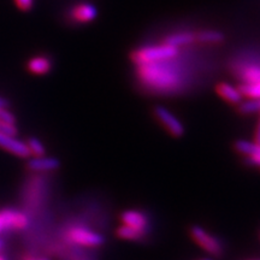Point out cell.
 <instances>
[{
  "mask_svg": "<svg viewBox=\"0 0 260 260\" xmlns=\"http://www.w3.org/2000/svg\"><path fill=\"white\" fill-rule=\"evenodd\" d=\"M24 260H35V259H32V258H25Z\"/></svg>",
  "mask_w": 260,
  "mask_h": 260,
  "instance_id": "cell-27",
  "label": "cell"
},
{
  "mask_svg": "<svg viewBox=\"0 0 260 260\" xmlns=\"http://www.w3.org/2000/svg\"><path fill=\"white\" fill-rule=\"evenodd\" d=\"M239 111L243 115H249V113L260 112V99L251 98L247 102H241L239 104Z\"/></svg>",
  "mask_w": 260,
  "mask_h": 260,
  "instance_id": "cell-18",
  "label": "cell"
},
{
  "mask_svg": "<svg viewBox=\"0 0 260 260\" xmlns=\"http://www.w3.org/2000/svg\"><path fill=\"white\" fill-rule=\"evenodd\" d=\"M51 68H52L51 59L50 58L44 57V56L34 57L32 59L29 60V63H28L29 71H31V73L35 75L47 74L48 71L51 70Z\"/></svg>",
  "mask_w": 260,
  "mask_h": 260,
  "instance_id": "cell-13",
  "label": "cell"
},
{
  "mask_svg": "<svg viewBox=\"0 0 260 260\" xmlns=\"http://www.w3.org/2000/svg\"><path fill=\"white\" fill-rule=\"evenodd\" d=\"M146 230L147 229H140V228L123 224V225L119 226L118 230H117V235L124 240H140L145 236Z\"/></svg>",
  "mask_w": 260,
  "mask_h": 260,
  "instance_id": "cell-15",
  "label": "cell"
},
{
  "mask_svg": "<svg viewBox=\"0 0 260 260\" xmlns=\"http://www.w3.org/2000/svg\"><path fill=\"white\" fill-rule=\"evenodd\" d=\"M240 90L243 95L249 98H254V99H260V81L253 83H242L240 87Z\"/></svg>",
  "mask_w": 260,
  "mask_h": 260,
  "instance_id": "cell-19",
  "label": "cell"
},
{
  "mask_svg": "<svg viewBox=\"0 0 260 260\" xmlns=\"http://www.w3.org/2000/svg\"><path fill=\"white\" fill-rule=\"evenodd\" d=\"M121 219L125 225L140 228V229H147V217H146V214L140 212V211H125V212L122 213Z\"/></svg>",
  "mask_w": 260,
  "mask_h": 260,
  "instance_id": "cell-12",
  "label": "cell"
},
{
  "mask_svg": "<svg viewBox=\"0 0 260 260\" xmlns=\"http://www.w3.org/2000/svg\"><path fill=\"white\" fill-rule=\"evenodd\" d=\"M0 133L2 134L15 136L17 134V128H16V124H9V123L0 121Z\"/></svg>",
  "mask_w": 260,
  "mask_h": 260,
  "instance_id": "cell-21",
  "label": "cell"
},
{
  "mask_svg": "<svg viewBox=\"0 0 260 260\" xmlns=\"http://www.w3.org/2000/svg\"><path fill=\"white\" fill-rule=\"evenodd\" d=\"M96 16V8L89 3H81V4L75 5L69 12V17L76 23H88L95 19Z\"/></svg>",
  "mask_w": 260,
  "mask_h": 260,
  "instance_id": "cell-8",
  "label": "cell"
},
{
  "mask_svg": "<svg viewBox=\"0 0 260 260\" xmlns=\"http://www.w3.org/2000/svg\"><path fill=\"white\" fill-rule=\"evenodd\" d=\"M2 248H3V241H2V240H0V249H2ZM0 260H6V258H5L4 255L0 254Z\"/></svg>",
  "mask_w": 260,
  "mask_h": 260,
  "instance_id": "cell-26",
  "label": "cell"
},
{
  "mask_svg": "<svg viewBox=\"0 0 260 260\" xmlns=\"http://www.w3.org/2000/svg\"><path fill=\"white\" fill-rule=\"evenodd\" d=\"M178 54H180V48L162 42L160 45H151V46H145L134 51L132 54V60L138 67V65L171 59V58L178 57Z\"/></svg>",
  "mask_w": 260,
  "mask_h": 260,
  "instance_id": "cell-2",
  "label": "cell"
},
{
  "mask_svg": "<svg viewBox=\"0 0 260 260\" xmlns=\"http://www.w3.org/2000/svg\"><path fill=\"white\" fill-rule=\"evenodd\" d=\"M240 76L243 83H253L260 81V67L259 65H247L240 71Z\"/></svg>",
  "mask_w": 260,
  "mask_h": 260,
  "instance_id": "cell-17",
  "label": "cell"
},
{
  "mask_svg": "<svg viewBox=\"0 0 260 260\" xmlns=\"http://www.w3.org/2000/svg\"><path fill=\"white\" fill-rule=\"evenodd\" d=\"M25 144H27L29 151H30V154L35 155V157H41V155H45V153H46L45 146L37 138H30Z\"/></svg>",
  "mask_w": 260,
  "mask_h": 260,
  "instance_id": "cell-20",
  "label": "cell"
},
{
  "mask_svg": "<svg viewBox=\"0 0 260 260\" xmlns=\"http://www.w3.org/2000/svg\"><path fill=\"white\" fill-rule=\"evenodd\" d=\"M190 235L200 247H203L206 252L212 255H220L223 252V246L219 240L213 235H211L199 225H194L190 228Z\"/></svg>",
  "mask_w": 260,
  "mask_h": 260,
  "instance_id": "cell-3",
  "label": "cell"
},
{
  "mask_svg": "<svg viewBox=\"0 0 260 260\" xmlns=\"http://www.w3.org/2000/svg\"><path fill=\"white\" fill-rule=\"evenodd\" d=\"M136 74L145 87L160 93H172L181 89L187 77L183 65L177 60V57L158 63L138 65Z\"/></svg>",
  "mask_w": 260,
  "mask_h": 260,
  "instance_id": "cell-1",
  "label": "cell"
},
{
  "mask_svg": "<svg viewBox=\"0 0 260 260\" xmlns=\"http://www.w3.org/2000/svg\"><path fill=\"white\" fill-rule=\"evenodd\" d=\"M0 147L21 158H28L29 155H31L27 144L16 139L12 135H6L0 133Z\"/></svg>",
  "mask_w": 260,
  "mask_h": 260,
  "instance_id": "cell-7",
  "label": "cell"
},
{
  "mask_svg": "<svg viewBox=\"0 0 260 260\" xmlns=\"http://www.w3.org/2000/svg\"><path fill=\"white\" fill-rule=\"evenodd\" d=\"M28 217L14 209L0 210V235L6 230H21L28 225Z\"/></svg>",
  "mask_w": 260,
  "mask_h": 260,
  "instance_id": "cell-4",
  "label": "cell"
},
{
  "mask_svg": "<svg viewBox=\"0 0 260 260\" xmlns=\"http://www.w3.org/2000/svg\"><path fill=\"white\" fill-rule=\"evenodd\" d=\"M204 260H210V259H204Z\"/></svg>",
  "mask_w": 260,
  "mask_h": 260,
  "instance_id": "cell-28",
  "label": "cell"
},
{
  "mask_svg": "<svg viewBox=\"0 0 260 260\" xmlns=\"http://www.w3.org/2000/svg\"><path fill=\"white\" fill-rule=\"evenodd\" d=\"M9 106V102L5 99V98L0 96V109H6Z\"/></svg>",
  "mask_w": 260,
  "mask_h": 260,
  "instance_id": "cell-24",
  "label": "cell"
},
{
  "mask_svg": "<svg viewBox=\"0 0 260 260\" xmlns=\"http://www.w3.org/2000/svg\"><path fill=\"white\" fill-rule=\"evenodd\" d=\"M68 237H69L71 241L80 246L98 247L102 246L104 243L103 235H100L99 233H94L89 229H86V228H73L68 233Z\"/></svg>",
  "mask_w": 260,
  "mask_h": 260,
  "instance_id": "cell-5",
  "label": "cell"
},
{
  "mask_svg": "<svg viewBox=\"0 0 260 260\" xmlns=\"http://www.w3.org/2000/svg\"><path fill=\"white\" fill-rule=\"evenodd\" d=\"M16 4L21 10H24V11H27V10H30L32 8V5H34V0H15Z\"/></svg>",
  "mask_w": 260,
  "mask_h": 260,
  "instance_id": "cell-22",
  "label": "cell"
},
{
  "mask_svg": "<svg viewBox=\"0 0 260 260\" xmlns=\"http://www.w3.org/2000/svg\"><path fill=\"white\" fill-rule=\"evenodd\" d=\"M195 39H197V41L201 42V44L216 45L223 42L224 35L222 31L218 30H203L195 34Z\"/></svg>",
  "mask_w": 260,
  "mask_h": 260,
  "instance_id": "cell-14",
  "label": "cell"
},
{
  "mask_svg": "<svg viewBox=\"0 0 260 260\" xmlns=\"http://www.w3.org/2000/svg\"><path fill=\"white\" fill-rule=\"evenodd\" d=\"M246 161L251 165H258V167H260V154L254 155V157H247Z\"/></svg>",
  "mask_w": 260,
  "mask_h": 260,
  "instance_id": "cell-23",
  "label": "cell"
},
{
  "mask_svg": "<svg viewBox=\"0 0 260 260\" xmlns=\"http://www.w3.org/2000/svg\"><path fill=\"white\" fill-rule=\"evenodd\" d=\"M59 160L52 157H35L28 161V169L31 171L41 172V171H53L59 168Z\"/></svg>",
  "mask_w": 260,
  "mask_h": 260,
  "instance_id": "cell-10",
  "label": "cell"
},
{
  "mask_svg": "<svg viewBox=\"0 0 260 260\" xmlns=\"http://www.w3.org/2000/svg\"><path fill=\"white\" fill-rule=\"evenodd\" d=\"M235 148L239 153L245 154L247 157H254V155L260 154V144H258V142L239 140V141H236Z\"/></svg>",
  "mask_w": 260,
  "mask_h": 260,
  "instance_id": "cell-16",
  "label": "cell"
},
{
  "mask_svg": "<svg viewBox=\"0 0 260 260\" xmlns=\"http://www.w3.org/2000/svg\"><path fill=\"white\" fill-rule=\"evenodd\" d=\"M255 142L260 144V119H259V124H258V128H256V133H255Z\"/></svg>",
  "mask_w": 260,
  "mask_h": 260,
  "instance_id": "cell-25",
  "label": "cell"
},
{
  "mask_svg": "<svg viewBox=\"0 0 260 260\" xmlns=\"http://www.w3.org/2000/svg\"><path fill=\"white\" fill-rule=\"evenodd\" d=\"M217 93L220 98H223L224 100L230 104H236L239 105L240 103L242 102L243 94L241 93L240 88L233 86V84L226 83V82H222L217 84Z\"/></svg>",
  "mask_w": 260,
  "mask_h": 260,
  "instance_id": "cell-9",
  "label": "cell"
},
{
  "mask_svg": "<svg viewBox=\"0 0 260 260\" xmlns=\"http://www.w3.org/2000/svg\"><path fill=\"white\" fill-rule=\"evenodd\" d=\"M154 116L167 128V130L174 136H182L184 134V126L182 124L180 119L174 115L171 111H169L167 107L157 106L154 107Z\"/></svg>",
  "mask_w": 260,
  "mask_h": 260,
  "instance_id": "cell-6",
  "label": "cell"
},
{
  "mask_svg": "<svg viewBox=\"0 0 260 260\" xmlns=\"http://www.w3.org/2000/svg\"><path fill=\"white\" fill-rule=\"evenodd\" d=\"M194 41H197L195 39V34L191 31H176L172 32V34L169 35V37L165 38V44L170 45V46L174 47H184L188 46V45L193 44Z\"/></svg>",
  "mask_w": 260,
  "mask_h": 260,
  "instance_id": "cell-11",
  "label": "cell"
}]
</instances>
